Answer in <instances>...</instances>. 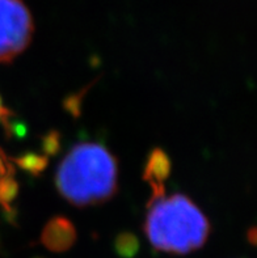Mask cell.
Instances as JSON below:
<instances>
[{
  "mask_svg": "<svg viewBox=\"0 0 257 258\" xmlns=\"http://www.w3.org/2000/svg\"><path fill=\"white\" fill-rule=\"evenodd\" d=\"M19 191V185L15 180V168L3 151L0 150V206L10 213L12 202Z\"/></svg>",
  "mask_w": 257,
  "mask_h": 258,
  "instance_id": "8992f818",
  "label": "cell"
},
{
  "mask_svg": "<svg viewBox=\"0 0 257 258\" xmlns=\"http://www.w3.org/2000/svg\"><path fill=\"white\" fill-rule=\"evenodd\" d=\"M76 239L75 227L65 216H56L47 222L42 232V242L52 250H66Z\"/></svg>",
  "mask_w": 257,
  "mask_h": 258,
  "instance_id": "5b68a950",
  "label": "cell"
},
{
  "mask_svg": "<svg viewBox=\"0 0 257 258\" xmlns=\"http://www.w3.org/2000/svg\"><path fill=\"white\" fill-rule=\"evenodd\" d=\"M210 232L206 216L184 194L152 202L144 233L157 250L186 254L201 248Z\"/></svg>",
  "mask_w": 257,
  "mask_h": 258,
  "instance_id": "7a4b0ae2",
  "label": "cell"
},
{
  "mask_svg": "<svg viewBox=\"0 0 257 258\" xmlns=\"http://www.w3.org/2000/svg\"><path fill=\"white\" fill-rule=\"evenodd\" d=\"M117 160L98 143L76 144L57 172L61 196L80 207L111 200L117 191Z\"/></svg>",
  "mask_w": 257,
  "mask_h": 258,
  "instance_id": "6da1fadb",
  "label": "cell"
},
{
  "mask_svg": "<svg viewBox=\"0 0 257 258\" xmlns=\"http://www.w3.org/2000/svg\"><path fill=\"white\" fill-rule=\"evenodd\" d=\"M16 164L20 168L28 170L30 173L37 174L39 173L41 170L45 169V167L47 165V157L46 156H38V155L29 154L25 155V156H21L19 159H16Z\"/></svg>",
  "mask_w": 257,
  "mask_h": 258,
  "instance_id": "52a82bcc",
  "label": "cell"
},
{
  "mask_svg": "<svg viewBox=\"0 0 257 258\" xmlns=\"http://www.w3.org/2000/svg\"><path fill=\"white\" fill-rule=\"evenodd\" d=\"M34 26L23 0H0V63H10L29 46Z\"/></svg>",
  "mask_w": 257,
  "mask_h": 258,
  "instance_id": "3957f363",
  "label": "cell"
},
{
  "mask_svg": "<svg viewBox=\"0 0 257 258\" xmlns=\"http://www.w3.org/2000/svg\"><path fill=\"white\" fill-rule=\"evenodd\" d=\"M171 161L170 157L160 148H155L148 156L146 168L143 172V180L148 182L152 194H151V203L163 198L166 194L164 190V181L170 177Z\"/></svg>",
  "mask_w": 257,
  "mask_h": 258,
  "instance_id": "277c9868",
  "label": "cell"
},
{
  "mask_svg": "<svg viewBox=\"0 0 257 258\" xmlns=\"http://www.w3.org/2000/svg\"><path fill=\"white\" fill-rule=\"evenodd\" d=\"M11 115V111L6 108L0 97V123H8V117Z\"/></svg>",
  "mask_w": 257,
  "mask_h": 258,
  "instance_id": "9c48e42d",
  "label": "cell"
},
{
  "mask_svg": "<svg viewBox=\"0 0 257 258\" xmlns=\"http://www.w3.org/2000/svg\"><path fill=\"white\" fill-rule=\"evenodd\" d=\"M46 151L47 154H52V152H56L58 150V137L56 134L49 135L47 139H46Z\"/></svg>",
  "mask_w": 257,
  "mask_h": 258,
  "instance_id": "ba28073f",
  "label": "cell"
}]
</instances>
